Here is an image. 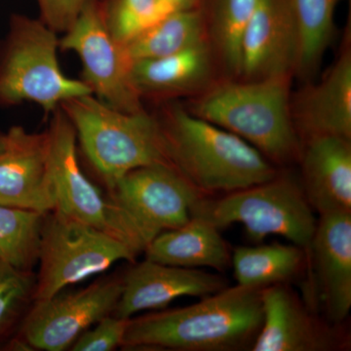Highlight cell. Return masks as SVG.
I'll return each instance as SVG.
<instances>
[{"mask_svg": "<svg viewBox=\"0 0 351 351\" xmlns=\"http://www.w3.org/2000/svg\"><path fill=\"white\" fill-rule=\"evenodd\" d=\"M261 290L228 286L191 306L130 318L122 348L188 351L252 348L263 325Z\"/></svg>", "mask_w": 351, "mask_h": 351, "instance_id": "cell-1", "label": "cell"}, {"mask_svg": "<svg viewBox=\"0 0 351 351\" xmlns=\"http://www.w3.org/2000/svg\"><path fill=\"white\" fill-rule=\"evenodd\" d=\"M171 165L199 193H232L276 177L269 159L239 136L182 108L159 119Z\"/></svg>", "mask_w": 351, "mask_h": 351, "instance_id": "cell-2", "label": "cell"}, {"mask_svg": "<svg viewBox=\"0 0 351 351\" xmlns=\"http://www.w3.org/2000/svg\"><path fill=\"white\" fill-rule=\"evenodd\" d=\"M191 112L232 132L274 162H288L301 152L290 76L221 83L199 97Z\"/></svg>", "mask_w": 351, "mask_h": 351, "instance_id": "cell-3", "label": "cell"}, {"mask_svg": "<svg viewBox=\"0 0 351 351\" xmlns=\"http://www.w3.org/2000/svg\"><path fill=\"white\" fill-rule=\"evenodd\" d=\"M75 128L76 140L108 189L127 173L169 162L160 121L145 112H120L93 95L60 106Z\"/></svg>", "mask_w": 351, "mask_h": 351, "instance_id": "cell-4", "label": "cell"}, {"mask_svg": "<svg viewBox=\"0 0 351 351\" xmlns=\"http://www.w3.org/2000/svg\"><path fill=\"white\" fill-rule=\"evenodd\" d=\"M59 49L57 32L39 18L13 14L0 41V108L29 101L51 114L69 99L92 95L82 80L64 75Z\"/></svg>", "mask_w": 351, "mask_h": 351, "instance_id": "cell-5", "label": "cell"}, {"mask_svg": "<svg viewBox=\"0 0 351 351\" xmlns=\"http://www.w3.org/2000/svg\"><path fill=\"white\" fill-rule=\"evenodd\" d=\"M191 215L219 230L240 223L252 241L279 235L302 249L311 244L317 226L302 186L292 178L278 175L219 199L200 196Z\"/></svg>", "mask_w": 351, "mask_h": 351, "instance_id": "cell-6", "label": "cell"}, {"mask_svg": "<svg viewBox=\"0 0 351 351\" xmlns=\"http://www.w3.org/2000/svg\"><path fill=\"white\" fill-rule=\"evenodd\" d=\"M46 131L49 141L48 168L55 201L52 212L108 233L137 254L145 251V242L119 208L110 197L106 198L83 173L78 161L75 128L61 108L51 113Z\"/></svg>", "mask_w": 351, "mask_h": 351, "instance_id": "cell-7", "label": "cell"}, {"mask_svg": "<svg viewBox=\"0 0 351 351\" xmlns=\"http://www.w3.org/2000/svg\"><path fill=\"white\" fill-rule=\"evenodd\" d=\"M138 254L120 240L54 212L44 217L39 244L40 263L32 300L49 299L69 285L82 282L119 261Z\"/></svg>", "mask_w": 351, "mask_h": 351, "instance_id": "cell-8", "label": "cell"}, {"mask_svg": "<svg viewBox=\"0 0 351 351\" xmlns=\"http://www.w3.org/2000/svg\"><path fill=\"white\" fill-rule=\"evenodd\" d=\"M60 38V49L71 51L82 64V80L92 95L125 112L145 110L131 80L132 63L125 46L113 38L101 17L99 0H88Z\"/></svg>", "mask_w": 351, "mask_h": 351, "instance_id": "cell-9", "label": "cell"}, {"mask_svg": "<svg viewBox=\"0 0 351 351\" xmlns=\"http://www.w3.org/2000/svg\"><path fill=\"white\" fill-rule=\"evenodd\" d=\"M110 198L137 230L145 248L161 232L186 225L201 195L174 166H144L110 189Z\"/></svg>", "mask_w": 351, "mask_h": 351, "instance_id": "cell-10", "label": "cell"}, {"mask_svg": "<svg viewBox=\"0 0 351 351\" xmlns=\"http://www.w3.org/2000/svg\"><path fill=\"white\" fill-rule=\"evenodd\" d=\"M121 293L122 280L113 279L34 302L23 322L20 338L34 350H66L92 325L113 313Z\"/></svg>", "mask_w": 351, "mask_h": 351, "instance_id": "cell-11", "label": "cell"}, {"mask_svg": "<svg viewBox=\"0 0 351 351\" xmlns=\"http://www.w3.org/2000/svg\"><path fill=\"white\" fill-rule=\"evenodd\" d=\"M47 131L31 133L12 126L0 152V205L47 214L54 210L48 168Z\"/></svg>", "mask_w": 351, "mask_h": 351, "instance_id": "cell-12", "label": "cell"}, {"mask_svg": "<svg viewBox=\"0 0 351 351\" xmlns=\"http://www.w3.org/2000/svg\"><path fill=\"white\" fill-rule=\"evenodd\" d=\"M226 287L228 280L219 274L145 258L122 280L121 295L113 315L130 319L141 311L165 308L178 298L208 297Z\"/></svg>", "mask_w": 351, "mask_h": 351, "instance_id": "cell-13", "label": "cell"}, {"mask_svg": "<svg viewBox=\"0 0 351 351\" xmlns=\"http://www.w3.org/2000/svg\"><path fill=\"white\" fill-rule=\"evenodd\" d=\"M297 54V29L288 0H260L242 39L240 77L290 76Z\"/></svg>", "mask_w": 351, "mask_h": 351, "instance_id": "cell-14", "label": "cell"}, {"mask_svg": "<svg viewBox=\"0 0 351 351\" xmlns=\"http://www.w3.org/2000/svg\"><path fill=\"white\" fill-rule=\"evenodd\" d=\"M263 320L253 351H327L338 346L334 332L308 313L283 283L261 290Z\"/></svg>", "mask_w": 351, "mask_h": 351, "instance_id": "cell-15", "label": "cell"}, {"mask_svg": "<svg viewBox=\"0 0 351 351\" xmlns=\"http://www.w3.org/2000/svg\"><path fill=\"white\" fill-rule=\"evenodd\" d=\"M295 130L306 138L334 136L351 140V52L346 47L322 80L291 100Z\"/></svg>", "mask_w": 351, "mask_h": 351, "instance_id": "cell-16", "label": "cell"}, {"mask_svg": "<svg viewBox=\"0 0 351 351\" xmlns=\"http://www.w3.org/2000/svg\"><path fill=\"white\" fill-rule=\"evenodd\" d=\"M321 302L331 322L351 308V213L321 215L309 246Z\"/></svg>", "mask_w": 351, "mask_h": 351, "instance_id": "cell-17", "label": "cell"}, {"mask_svg": "<svg viewBox=\"0 0 351 351\" xmlns=\"http://www.w3.org/2000/svg\"><path fill=\"white\" fill-rule=\"evenodd\" d=\"M302 167V191L320 216L351 213L350 140L334 136L306 138Z\"/></svg>", "mask_w": 351, "mask_h": 351, "instance_id": "cell-18", "label": "cell"}, {"mask_svg": "<svg viewBox=\"0 0 351 351\" xmlns=\"http://www.w3.org/2000/svg\"><path fill=\"white\" fill-rule=\"evenodd\" d=\"M209 41L156 59L132 63L131 80L141 98L170 99L199 91L212 75Z\"/></svg>", "mask_w": 351, "mask_h": 351, "instance_id": "cell-19", "label": "cell"}, {"mask_svg": "<svg viewBox=\"0 0 351 351\" xmlns=\"http://www.w3.org/2000/svg\"><path fill=\"white\" fill-rule=\"evenodd\" d=\"M144 252L147 260L188 269L223 271L232 261L219 230L199 217H191L181 228L161 232Z\"/></svg>", "mask_w": 351, "mask_h": 351, "instance_id": "cell-20", "label": "cell"}, {"mask_svg": "<svg viewBox=\"0 0 351 351\" xmlns=\"http://www.w3.org/2000/svg\"><path fill=\"white\" fill-rule=\"evenodd\" d=\"M207 40V25L200 6L177 11L141 32L125 45L132 62L169 56Z\"/></svg>", "mask_w": 351, "mask_h": 351, "instance_id": "cell-21", "label": "cell"}, {"mask_svg": "<svg viewBox=\"0 0 351 351\" xmlns=\"http://www.w3.org/2000/svg\"><path fill=\"white\" fill-rule=\"evenodd\" d=\"M260 0H201L207 32L217 56L228 73L240 75L245 29Z\"/></svg>", "mask_w": 351, "mask_h": 351, "instance_id": "cell-22", "label": "cell"}, {"mask_svg": "<svg viewBox=\"0 0 351 351\" xmlns=\"http://www.w3.org/2000/svg\"><path fill=\"white\" fill-rule=\"evenodd\" d=\"M339 0H288L298 36L295 71L308 77L319 66L331 43Z\"/></svg>", "mask_w": 351, "mask_h": 351, "instance_id": "cell-23", "label": "cell"}, {"mask_svg": "<svg viewBox=\"0 0 351 351\" xmlns=\"http://www.w3.org/2000/svg\"><path fill=\"white\" fill-rule=\"evenodd\" d=\"M302 260L301 247L279 243L239 247L232 258L237 285L260 289L288 280L297 274Z\"/></svg>", "mask_w": 351, "mask_h": 351, "instance_id": "cell-24", "label": "cell"}, {"mask_svg": "<svg viewBox=\"0 0 351 351\" xmlns=\"http://www.w3.org/2000/svg\"><path fill=\"white\" fill-rule=\"evenodd\" d=\"M45 215L0 205V261L15 269L32 271L38 262Z\"/></svg>", "mask_w": 351, "mask_h": 351, "instance_id": "cell-25", "label": "cell"}, {"mask_svg": "<svg viewBox=\"0 0 351 351\" xmlns=\"http://www.w3.org/2000/svg\"><path fill=\"white\" fill-rule=\"evenodd\" d=\"M99 5L108 31L124 46L161 19L158 0H99Z\"/></svg>", "mask_w": 351, "mask_h": 351, "instance_id": "cell-26", "label": "cell"}, {"mask_svg": "<svg viewBox=\"0 0 351 351\" xmlns=\"http://www.w3.org/2000/svg\"><path fill=\"white\" fill-rule=\"evenodd\" d=\"M34 286L32 271L15 269L0 261V337L10 329L32 299Z\"/></svg>", "mask_w": 351, "mask_h": 351, "instance_id": "cell-27", "label": "cell"}, {"mask_svg": "<svg viewBox=\"0 0 351 351\" xmlns=\"http://www.w3.org/2000/svg\"><path fill=\"white\" fill-rule=\"evenodd\" d=\"M129 319L106 316L97 322V326L88 330L78 337L71 350L73 351H110L122 346Z\"/></svg>", "mask_w": 351, "mask_h": 351, "instance_id": "cell-28", "label": "cell"}, {"mask_svg": "<svg viewBox=\"0 0 351 351\" xmlns=\"http://www.w3.org/2000/svg\"><path fill=\"white\" fill-rule=\"evenodd\" d=\"M39 19L57 34L68 31L88 0H36Z\"/></svg>", "mask_w": 351, "mask_h": 351, "instance_id": "cell-29", "label": "cell"}, {"mask_svg": "<svg viewBox=\"0 0 351 351\" xmlns=\"http://www.w3.org/2000/svg\"><path fill=\"white\" fill-rule=\"evenodd\" d=\"M201 0H158L161 18L177 11L188 10L200 5Z\"/></svg>", "mask_w": 351, "mask_h": 351, "instance_id": "cell-30", "label": "cell"}, {"mask_svg": "<svg viewBox=\"0 0 351 351\" xmlns=\"http://www.w3.org/2000/svg\"><path fill=\"white\" fill-rule=\"evenodd\" d=\"M4 145H5V133L0 132V152L4 149Z\"/></svg>", "mask_w": 351, "mask_h": 351, "instance_id": "cell-31", "label": "cell"}]
</instances>
